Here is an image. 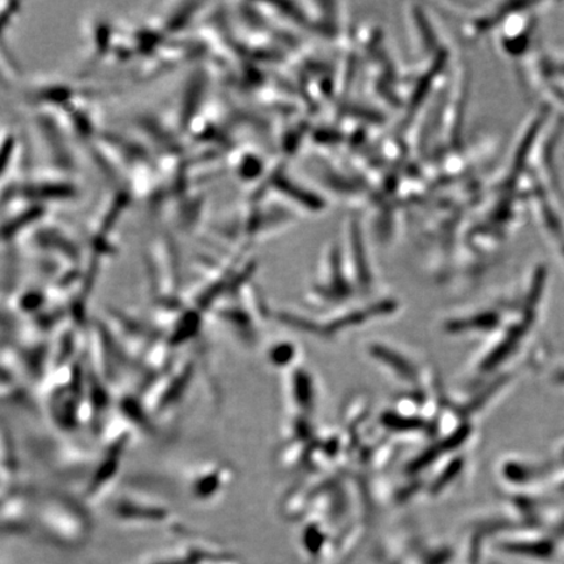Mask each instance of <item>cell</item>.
<instances>
[{
    "label": "cell",
    "instance_id": "obj_2",
    "mask_svg": "<svg viewBox=\"0 0 564 564\" xmlns=\"http://www.w3.org/2000/svg\"><path fill=\"white\" fill-rule=\"evenodd\" d=\"M197 370L194 357L175 358L169 368L151 380L139 397L148 417L164 420L181 406L192 388Z\"/></svg>",
    "mask_w": 564,
    "mask_h": 564
},
{
    "label": "cell",
    "instance_id": "obj_1",
    "mask_svg": "<svg viewBox=\"0 0 564 564\" xmlns=\"http://www.w3.org/2000/svg\"><path fill=\"white\" fill-rule=\"evenodd\" d=\"M33 529L42 540L59 549H79L90 539L89 507L79 497L52 491L33 502Z\"/></svg>",
    "mask_w": 564,
    "mask_h": 564
},
{
    "label": "cell",
    "instance_id": "obj_4",
    "mask_svg": "<svg viewBox=\"0 0 564 564\" xmlns=\"http://www.w3.org/2000/svg\"><path fill=\"white\" fill-rule=\"evenodd\" d=\"M109 511L119 523L133 527H158L171 523V507L156 494L143 488H127L112 492Z\"/></svg>",
    "mask_w": 564,
    "mask_h": 564
},
{
    "label": "cell",
    "instance_id": "obj_3",
    "mask_svg": "<svg viewBox=\"0 0 564 564\" xmlns=\"http://www.w3.org/2000/svg\"><path fill=\"white\" fill-rule=\"evenodd\" d=\"M236 479L237 471L230 463L209 458L187 465L178 482L189 502L209 506L218 502Z\"/></svg>",
    "mask_w": 564,
    "mask_h": 564
}]
</instances>
